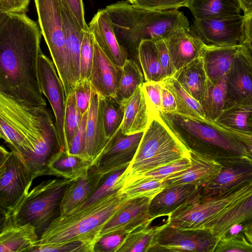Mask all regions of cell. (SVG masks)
Segmentation results:
<instances>
[{"mask_svg":"<svg viewBox=\"0 0 252 252\" xmlns=\"http://www.w3.org/2000/svg\"><path fill=\"white\" fill-rule=\"evenodd\" d=\"M29 252H94V249L80 241L61 244H35Z\"/></svg>","mask_w":252,"mask_h":252,"instance_id":"f6af8a7d","label":"cell"},{"mask_svg":"<svg viewBox=\"0 0 252 252\" xmlns=\"http://www.w3.org/2000/svg\"><path fill=\"white\" fill-rule=\"evenodd\" d=\"M95 92L89 79L80 81L76 84L74 90L75 98L82 115L88 110L91 99Z\"/></svg>","mask_w":252,"mask_h":252,"instance_id":"c3c4849f","label":"cell"},{"mask_svg":"<svg viewBox=\"0 0 252 252\" xmlns=\"http://www.w3.org/2000/svg\"><path fill=\"white\" fill-rule=\"evenodd\" d=\"M165 188L163 180L148 179L119 189L127 199L147 197L152 199Z\"/></svg>","mask_w":252,"mask_h":252,"instance_id":"ab89813d","label":"cell"},{"mask_svg":"<svg viewBox=\"0 0 252 252\" xmlns=\"http://www.w3.org/2000/svg\"><path fill=\"white\" fill-rule=\"evenodd\" d=\"M175 72L200 56L205 44L195 36L190 27H179L164 39Z\"/></svg>","mask_w":252,"mask_h":252,"instance_id":"44dd1931","label":"cell"},{"mask_svg":"<svg viewBox=\"0 0 252 252\" xmlns=\"http://www.w3.org/2000/svg\"><path fill=\"white\" fill-rule=\"evenodd\" d=\"M190 164V157L184 158L134 178L127 182L122 188L144 180H163L172 174L184 170L189 167Z\"/></svg>","mask_w":252,"mask_h":252,"instance_id":"b9f144b4","label":"cell"},{"mask_svg":"<svg viewBox=\"0 0 252 252\" xmlns=\"http://www.w3.org/2000/svg\"><path fill=\"white\" fill-rule=\"evenodd\" d=\"M41 34L62 81L67 97L75 86L71 75L65 46L61 0H34Z\"/></svg>","mask_w":252,"mask_h":252,"instance_id":"9c48e42d","label":"cell"},{"mask_svg":"<svg viewBox=\"0 0 252 252\" xmlns=\"http://www.w3.org/2000/svg\"><path fill=\"white\" fill-rule=\"evenodd\" d=\"M38 239L30 224H10L0 234V252H29Z\"/></svg>","mask_w":252,"mask_h":252,"instance_id":"f546056e","label":"cell"},{"mask_svg":"<svg viewBox=\"0 0 252 252\" xmlns=\"http://www.w3.org/2000/svg\"><path fill=\"white\" fill-rule=\"evenodd\" d=\"M112 22L117 39L128 59L138 61V48L143 40L164 39L179 27H189L187 18L178 9L150 10L126 1L105 8Z\"/></svg>","mask_w":252,"mask_h":252,"instance_id":"3957f363","label":"cell"},{"mask_svg":"<svg viewBox=\"0 0 252 252\" xmlns=\"http://www.w3.org/2000/svg\"><path fill=\"white\" fill-rule=\"evenodd\" d=\"M129 3L134 4L138 0H126Z\"/></svg>","mask_w":252,"mask_h":252,"instance_id":"6125c7cd","label":"cell"},{"mask_svg":"<svg viewBox=\"0 0 252 252\" xmlns=\"http://www.w3.org/2000/svg\"><path fill=\"white\" fill-rule=\"evenodd\" d=\"M30 0H0V6L5 13H26Z\"/></svg>","mask_w":252,"mask_h":252,"instance_id":"11a10c76","label":"cell"},{"mask_svg":"<svg viewBox=\"0 0 252 252\" xmlns=\"http://www.w3.org/2000/svg\"><path fill=\"white\" fill-rule=\"evenodd\" d=\"M189 0H138L134 5L150 10L177 9L186 6Z\"/></svg>","mask_w":252,"mask_h":252,"instance_id":"816d5d0a","label":"cell"},{"mask_svg":"<svg viewBox=\"0 0 252 252\" xmlns=\"http://www.w3.org/2000/svg\"><path fill=\"white\" fill-rule=\"evenodd\" d=\"M244 16H252V0H237Z\"/></svg>","mask_w":252,"mask_h":252,"instance_id":"6f0895ef","label":"cell"},{"mask_svg":"<svg viewBox=\"0 0 252 252\" xmlns=\"http://www.w3.org/2000/svg\"><path fill=\"white\" fill-rule=\"evenodd\" d=\"M82 116L77 106L73 92L66 97V100L64 130L67 147L66 153Z\"/></svg>","mask_w":252,"mask_h":252,"instance_id":"60d3db41","label":"cell"},{"mask_svg":"<svg viewBox=\"0 0 252 252\" xmlns=\"http://www.w3.org/2000/svg\"><path fill=\"white\" fill-rule=\"evenodd\" d=\"M252 165L245 162L224 165L213 179L199 187L202 195H213L226 192L252 181Z\"/></svg>","mask_w":252,"mask_h":252,"instance_id":"cb8c5ba5","label":"cell"},{"mask_svg":"<svg viewBox=\"0 0 252 252\" xmlns=\"http://www.w3.org/2000/svg\"><path fill=\"white\" fill-rule=\"evenodd\" d=\"M10 154L11 152L7 151L5 148L0 145V171L3 167Z\"/></svg>","mask_w":252,"mask_h":252,"instance_id":"91938a15","label":"cell"},{"mask_svg":"<svg viewBox=\"0 0 252 252\" xmlns=\"http://www.w3.org/2000/svg\"><path fill=\"white\" fill-rule=\"evenodd\" d=\"M45 106L0 93V138L22 158L34 178L44 176L49 160L60 150L56 124Z\"/></svg>","mask_w":252,"mask_h":252,"instance_id":"7a4b0ae2","label":"cell"},{"mask_svg":"<svg viewBox=\"0 0 252 252\" xmlns=\"http://www.w3.org/2000/svg\"><path fill=\"white\" fill-rule=\"evenodd\" d=\"M128 200L115 189L94 202L56 218L35 244H54L80 241L94 249L105 225Z\"/></svg>","mask_w":252,"mask_h":252,"instance_id":"5b68a950","label":"cell"},{"mask_svg":"<svg viewBox=\"0 0 252 252\" xmlns=\"http://www.w3.org/2000/svg\"><path fill=\"white\" fill-rule=\"evenodd\" d=\"M109 146L102 123L100 96L95 92L91 99L88 109L84 151V159L90 163L91 168L97 164Z\"/></svg>","mask_w":252,"mask_h":252,"instance_id":"ac0fdd59","label":"cell"},{"mask_svg":"<svg viewBox=\"0 0 252 252\" xmlns=\"http://www.w3.org/2000/svg\"><path fill=\"white\" fill-rule=\"evenodd\" d=\"M163 121L190 150L252 162V135L228 129L215 121L177 112H160Z\"/></svg>","mask_w":252,"mask_h":252,"instance_id":"277c9868","label":"cell"},{"mask_svg":"<svg viewBox=\"0 0 252 252\" xmlns=\"http://www.w3.org/2000/svg\"><path fill=\"white\" fill-rule=\"evenodd\" d=\"M88 27L104 54L114 63L122 67L128 57L117 39L112 22L105 8L98 10Z\"/></svg>","mask_w":252,"mask_h":252,"instance_id":"7402d4cb","label":"cell"},{"mask_svg":"<svg viewBox=\"0 0 252 252\" xmlns=\"http://www.w3.org/2000/svg\"><path fill=\"white\" fill-rule=\"evenodd\" d=\"M73 179H53L41 182L28 192L10 215V224H30L39 238L60 215V206L67 186Z\"/></svg>","mask_w":252,"mask_h":252,"instance_id":"52a82bcc","label":"cell"},{"mask_svg":"<svg viewBox=\"0 0 252 252\" xmlns=\"http://www.w3.org/2000/svg\"><path fill=\"white\" fill-rule=\"evenodd\" d=\"M141 86L124 104V117L120 127L123 134L144 131L150 118Z\"/></svg>","mask_w":252,"mask_h":252,"instance_id":"4316f807","label":"cell"},{"mask_svg":"<svg viewBox=\"0 0 252 252\" xmlns=\"http://www.w3.org/2000/svg\"><path fill=\"white\" fill-rule=\"evenodd\" d=\"M124 170L125 169L118 171L108 176L92 195L83 204L75 210L94 202L113 190H115L113 189L114 185Z\"/></svg>","mask_w":252,"mask_h":252,"instance_id":"f907efd6","label":"cell"},{"mask_svg":"<svg viewBox=\"0 0 252 252\" xmlns=\"http://www.w3.org/2000/svg\"><path fill=\"white\" fill-rule=\"evenodd\" d=\"M145 224L130 232L118 252H150L164 224L150 226Z\"/></svg>","mask_w":252,"mask_h":252,"instance_id":"74e56055","label":"cell"},{"mask_svg":"<svg viewBox=\"0 0 252 252\" xmlns=\"http://www.w3.org/2000/svg\"><path fill=\"white\" fill-rule=\"evenodd\" d=\"M252 195V181L224 193L202 195L168 216V225L182 229H203Z\"/></svg>","mask_w":252,"mask_h":252,"instance_id":"ba28073f","label":"cell"},{"mask_svg":"<svg viewBox=\"0 0 252 252\" xmlns=\"http://www.w3.org/2000/svg\"><path fill=\"white\" fill-rule=\"evenodd\" d=\"M143 133L125 135L120 130L97 164L90 169L106 178L114 173L126 169L137 151Z\"/></svg>","mask_w":252,"mask_h":252,"instance_id":"9a60e30c","label":"cell"},{"mask_svg":"<svg viewBox=\"0 0 252 252\" xmlns=\"http://www.w3.org/2000/svg\"><path fill=\"white\" fill-rule=\"evenodd\" d=\"M161 82L173 94L177 104L176 112L194 118H205L199 102L188 93L173 76Z\"/></svg>","mask_w":252,"mask_h":252,"instance_id":"f35d334b","label":"cell"},{"mask_svg":"<svg viewBox=\"0 0 252 252\" xmlns=\"http://www.w3.org/2000/svg\"><path fill=\"white\" fill-rule=\"evenodd\" d=\"M215 122L233 131L252 135V99L224 109Z\"/></svg>","mask_w":252,"mask_h":252,"instance_id":"1f68e13d","label":"cell"},{"mask_svg":"<svg viewBox=\"0 0 252 252\" xmlns=\"http://www.w3.org/2000/svg\"><path fill=\"white\" fill-rule=\"evenodd\" d=\"M172 76L188 93L199 102L208 80L200 56L177 70Z\"/></svg>","mask_w":252,"mask_h":252,"instance_id":"f1b7e54d","label":"cell"},{"mask_svg":"<svg viewBox=\"0 0 252 252\" xmlns=\"http://www.w3.org/2000/svg\"><path fill=\"white\" fill-rule=\"evenodd\" d=\"M87 116L88 110L82 116L80 123L69 145L67 152V154L69 155L78 157L83 159H84V151Z\"/></svg>","mask_w":252,"mask_h":252,"instance_id":"681fc988","label":"cell"},{"mask_svg":"<svg viewBox=\"0 0 252 252\" xmlns=\"http://www.w3.org/2000/svg\"><path fill=\"white\" fill-rule=\"evenodd\" d=\"M122 67L110 60L94 38V55L89 80L101 96L114 98L122 75Z\"/></svg>","mask_w":252,"mask_h":252,"instance_id":"ffe728a7","label":"cell"},{"mask_svg":"<svg viewBox=\"0 0 252 252\" xmlns=\"http://www.w3.org/2000/svg\"><path fill=\"white\" fill-rule=\"evenodd\" d=\"M61 0V12L69 69L76 86L80 80V55L83 31L73 17L64 0Z\"/></svg>","mask_w":252,"mask_h":252,"instance_id":"d4e9b609","label":"cell"},{"mask_svg":"<svg viewBox=\"0 0 252 252\" xmlns=\"http://www.w3.org/2000/svg\"><path fill=\"white\" fill-rule=\"evenodd\" d=\"M190 150V165L164 179L165 188L176 185L191 184L199 188L216 177L224 166L220 161L212 156Z\"/></svg>","mask_w":252,"mask_h":252,"instance_id":"2e32d148","label":"cell"},{"mask_svg":"<svg viewBox=\"0 0 252 252\" xmlns=\"http://www.w3.org/2000/svg\"><path fill=\"white\" fill-rule=\"evenodd\" d=\"M41 33L26 13H7L0 23V93L18 102L46 106L37 62Z\"/></svg>","mask_w":252,"mask_h":252,"instance_id":"6da1fadb","label":"cell"},{"mask_svg":"<svg viewBox=\"0 0 252 252\" xmlns=\"http://www.w3.org/2000/svg\"><path fill=\"white\" fill-rule=\"evenodd\" d=\"M91 168L90 163L84 159L60 150L49 160L45 175L76 180L87 174Z\"/></svg>","mask_w":252,"mask_h":252,"instance_id":"83f0119b","label":"cell"},{"mask_svg":"<svg viewBox=\"0 0 252 252\" xmlns=\"http://www.w3.org/2000/svg\"><path fill=\"white\" fill-rule=\"evenodd\" d=\"M33 179L22 158L11 151L0 171V209L10 216L28 193Z\"/></svg>","mask_w":252,"mask_h":252,"instance_id":"30bf717a","label":"cell"},{"mask_svg":"<svg viewBox=\"0 0 252 252\" xmlns=\"http://www.w3.org/2000/svg\"><path fill=\"white\" fill-rule=\"evenodd\" d=\"M94 55V37L91 32H84L80 55V80H89Z\"/></svg>","mask_w":252,"mask_h":252,"instance_id":"7bdbcfd3","label":"cell"},{"mask_svg":"<svg viewBox=\"0 0 252 252\" xmlns=\"http://www.w3.org/2000/svg\"><path fill=\"white\" fill-rule=\"evenodd\" d=\"M151 199L147 197L129 199L105 225L99 234V239L104 235L118 232L130 233L151 223L153 220L149 214V206Z\"/></svg>","mask_w":252,"mask_h":252,"instance_id":"e0dca14e","label":"cell"},{"mask_svg":"<svg viewBox=\"0 0 252 252\" xmlns=\"http://www.w3.org/2000/svg\"><path fill=\"white\" fill-rule=\"evenodd\" d=\"M160 82L145 81L141 86L150 118L161 112Z\"/></svg>","mask_w":252,"mask_h":252,"instance_id":"ee69618b","label":"cell"},{"mask_svg":"<svg viewBox=\"0 0 252 252\" xmlns=\"http://www.w3.org/2000/svg\"><path fill=\"white\" fill-rule=\"evenodd\" d=\"M6 13H4L1 8V7L0 6V23H1V22L2 21L3 17H4Z\"/></svg>","mask_w":252,"mask_h":252,"instance_id":"94428289","label":"cell"},{"mask_svg":"<svg viewBox=\"0 0 252 252\" xmlns=\"http://www.w3.org/2000/svg\"><path fill=\"white\" fill-rule=\"evenodd\" d=\"M129 233L118 232L101 237L94 245V252H118Z\"/></svg>","mask_w":252,"mask_h":252,"instance_id":"7dc6e473","label":"cell"},{"mask_svg":"<svg viewBox=\"0 0 252 252\" xmlns=\"http://www.w3.org/2000/svg\"><path fill=\"white\" fill-rule=\"evenodd\" d=\"M160 95V112H176L177 108L175 97L171 91L165 87L162 83Z\"/></svg>","mask_w":252,"mask_h":252,"instance_id":"9f6ffc18","label":"cell"},{"mask_svg":"<svg viewBox=\"0 0 252 252\" xmlns=\"http://www.w3.org/2000/svg\"><path fill=\"white\" fill-rule=\"evenodd\" d=\"M106 178L90 169L88 173L73 180L65 189L60 206V215H66L83 204Z\"/></svg>","mask_w":252,"mask_h":252,"instance_id":"603a6c76","label":"cell"},{"mask_svg":"<svg viewBox=\"0 0 252 252\" xmlns=\"http://www.w3.org/2000/svg\"><path fill=\"white\" fill-rule=\"evenodd\" d=\"M200 194L199 188L191 184L165 187L150 201L149 214L150 219L169 216L194 200Z\"/></svg>","mask_w":252,"mask_h":252,"instance_id":"d6986e66","label":"cell"},{"mask_svg":"<svg viewBox=\"0 0 252 252\" xmlns=\"http://www.w3.org/2000/svg\"><path fill=\"white\" fill-rule=\"evenodd\" d=\"M252 196H250L221 217L207 225L204 229L210 231L218 240L232 225L252 220Z\"/></svg>","mask_w":252,"mask_h":252,"instance_id":"d6a6232c","label":"cell"},{"mask_svg":"<svg viewBox=\"0 0 252 252\" xmlns=\"http://www.w3.org/2000/svg\"><path fill=\"white\" fill-rule=\"evenodd\" d=\"M252 252V242L245 237L223 236L218 241L214 252Z\"/></svg>","mask_w":252,"mask_h":252,"instance_id":"bcb514c9","label":"cell"},{"mask_svg":"<svg viewBox=\"0 0 252 252\" xmlns=\"http://www.w3.org/2000/svg\"><path fill=\"white\" fill-rule=\"evenodd\" d=\"M122 70V75L113 98L119 103L125 104L145 80L139 65L132 59L126 60Z\"/></svg>","mask_w":252,"mask_h":252,"instance_id":"d590c367","label":"cell"},{"mask_svg":"<svg viewBox=\"0 0 252 252\" xmlns=\"http://www.w3.org/2000/svg\"><path fill=\"white\" fill-rule=\"evenodd\" d=\"M240 46L204 45L200 57L207 78L211 82L216 83L227 74Z\"/></svg>","mask_w":252,"mask_h":252,"instance_id":"484cf974","label":"cell"},{"mask_svg":"<svg viewBox=\"0 0 252 252\" xmlns=\"http://www.w3.org/2000/svg\"><path fill=\"white\" fill-rule=\"evenodd\" d=\"M218 241L208 229H182L165 223L150 252H214Z\"/></svg>","mask_w":252,"mask_h":252,"instance_id":"4fadbf2b","label":"cell"},{"mask_svg":"<svg viewBox=\"0 0 252 252\" xmlns=\"http://www.w3.org/2000/svg\"><path fill=\"white\" fill-rule=\"evenodd\" d=\"M37 72L41 92L47 98L54 114L60 150L66 153L64 130L66 100L64 88L53 61L41 51L38 58Z\"/></svg>","mask_w":252,"mask_h":252,"instance_id":"7c38bea8","label":"cell"},{"mask_svg":"<svg viewBox=\"0 0 252 252\" xmlns=\"http://www.w3.org/2000/svg\"><path fill=\"white\" fill-rule=\"evenodd\" d=\"M245 16L240 14L205 19H194L192 33L206 45L218 46L246 45Z\"/></svg>","mask_w":252,"mask_h":252,"instance_id":"8fae6325","label":"cell"},{"mask_svg":"<svg viewBox=\"0 0 252 252\" xmlns=\"http://www.w3.org/2000/svg\"><path fill=\"white\" fill-rule=\"evenodd\" d=\"M190 157V150L168 127L159 114L152 115L137 151L113 188L166 164Z\"/></svg>","mask_w":252,"mask_h":252,"instance_id":"8992f818","label":"cell"},{"mask_svg":"<svg viewBox=\"0 0 252 252\" xmlns=\"http://www.w3.org/2000/svg\"><path fill=\"white\" fill-rule=\"evenodd\" d=\"M157 48L158 59L165 78L172 76L175 71L164 39L154 41Z\"/></svg>","mask_w":252,"mask_h":252,"instance_id":"f5cc1de1","label":"cell"},{"mask_svg":"<svg viewBox=\"0 0 252 252\" xmlns=\"http://www.w3.org/2000/svg\"><path fill=\"white\" fill-rule=\"evenodd\" d=\"M138 61L145 81L160 82L165 79L154 41L142 40L138 48Z\"/></svg>","mask_w":252,"mask_h":252,"instance_id":"e575fe53","label":"cell"},{"mask_svg":"<svg viewBox=\"0 0 252 252\" xmlns=\"http://www.w3.org/2000/svg\"><path fill=\"white\" fill-rule=\"evenodd\" d=\"M10 225V216L0 209V234Z\"/></svg>","mask_w":252,"mask_h":252,"instance_id":"680465c9","label":"cell"},{"mask_svg":"<svg viewBox=\"0 0 252 252\" xmlns=\"http://www.w3.org/2000/svg\"><path fill=\"white\" fill-rule=\"evenodd\" d=\"M226 75L216 83L208 79L199 103L206 119L215 121L222 112L224 105Z\"/></svg>","mask_w":252,"mask_h":252,"instance_id":"836d02e7","label":"cell"},{"mask_svg":"<svg viewBox=\"0 0 252 252\" xmlns=\"http://www.w3.org/2000/svg\"><path fill=\"white\" fill-rule=\"evenodd\" d=\"M252 47L241 45L226 74L224 109L252 99Z\"/></svg>","mask_w":252,"mask_h":252,"instance_id":"5bb4252c","label":"cell"},{"mask_svg":"<svg viewBox=\"0 0 252 252\" xmlns=\"http://www.w3.org/2000/svg\"><path fill=\"white\" fill-rule=\"evenodd\" d=\"M100 108L104 132L110 146L120 130L124 117V104L113 98L100 96Z\"/></svg>","mask_w":252,"mask_h":252,"instance_id":"8d00e7d4","label":"cell"},{"mask_svg":"<svg viewBox=\"0 0 252 252\" xmlns=\"http://www.w3.org/2000/svg\"><path fill=\"white\" fill-rule=\"evenodd\" d=\"M73 17L80 29L84 32L89 31L85 19L84 9L82 0H64Z\"/></svg>","mask_w":252,"mask_h":252,"instance_id":"db71d44e","label":"cell"},{"mask_svg":"<svg viewBox=\"0 0 252 252\" xmlns=\"http://www.w3.org/2000/svg\"><path fill=\"white\" fill-rule=\"evenodd\" d=\"M186 7L196 19L237 15L241 11L237 0H189Z\"/></svg>","mask_w":252,"mask_h":252,"instance_id":"4dcf8cb0","label":"cell"}]
</instances>
